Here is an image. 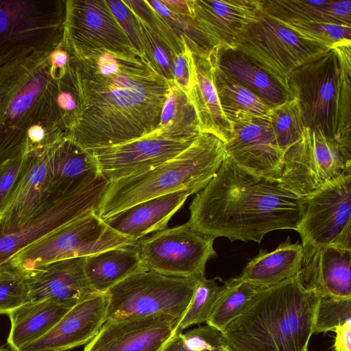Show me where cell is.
<instances>
[{
    "label": "cell",
    "mask_w": 351,
    "mask_h": 351,
    "mask_svg": "<svg viewBox=\"0 0 351 351\" xmlns=\"http://www.w3.org/2000/svg\"><path fill=\"white\" fill-rule=\"evenodd\" d=\"M0 351H12V350L0 347Z\"/></svg>",
    "instance_id": "49"
},
{
    "label": "cell",
    "mask_w": 351,
    "mask_h": 351,
    "mask_svg": "<svg viewBox=\"0 0 351 351\" xmlns=\"http://www.w3.org/2000/svg\"><path fill=\"white\" fill-rule=\"evenodd\" d=\"M26 154L0 162V215L19 175Z\"/></svg>",
    "instance_id": "44"
},
{
    "label": "cell",
    "mask_w": 351,
    "mask_h": 351,
    "mask_svg": "<svg viewBox=\"0 0 351 351\" xmlns=\"http://www.w3.org/2000/svg\"><path fill=\"white\" fill-rule=\"evenodd\" d=\"M210 56L216 67L248 88L271 108L294 99L287 88L236 49L215 47L210 51Z\"/></svg>",
    "instance_id": "26"
},
{
    "label": "cell",
    "mask_w": 351,
    "mask_h": 351,
    "mask_svg": "<svg viewBox=\"0 0 351 351\" xmlns=\"http://www.w3.org/2000/svg\"><path fill=\"white\" fill-rule=\"evenodd\" d=\"M193 194L190 190H180L149 199L125 208L104 221L117 233L136 242L149 233L165 229L170 219Z\"/></svg>",
    "instance_id": "25"
},
{
    "label": "cell",
    "mask_w": 351,
    "mask_h": 351,
    "mask_svg": "<svg viewBox=\"0 0 351 351\" xmlns=\"http://www.w3.org/2000/svg\"><path fill=\"white\" fill-rule=\"evenodd\" d=\"M172 75L173 82L188 95L195 84V77L192 53L186 41L184 50L174 59Z\"/></svg>",
    "instance_id": "43"
},
{
    "label": "cell",
    "mask_w": 351,
    "mask_h": 351,
    "mask_svg": "<svg viewBox=\"0 0 351 351\" xmlns=\"http://www.w3.org/2000/svg\"><path fill=\"white\" fill-rule=\"evenodd\" d=\"M85 257L60 260L27 271V301L49 300L72 308L95 293L85 273Z\"/></svg>",
    "instance_id": "22"
},
{
    "label": "cell",
    "mask_w": 351,
    "mask_h": 351,
    "mask_svg": "<svg viewBox=\"0 0 351 351\" xmlns=\"http://www.w3.org/2000/svg\"><path fill=\"white\" fill-rule=\"evenodd\" d=\"M63 0H0V66L52 51L64 37Z\"/></svg>",
    "instance_id": "7"
},
{
    "label": "cell",
    "mask_w": 351,
    "mask_h": 351,
    "mask_svg": "<svg viewBox=\"0 0 351 351\" xmlns=\"http://www.w3.org/2000/svg\"><path fill=\"white\" fill-rule=\"evenodd\" d=\"M263 289L243 280L240 276L224 282L206 324L221 331Z\"/></svg>",
    "instance_id": "32"
},
{
    "label": "cell",
    "mask_w": 351,
    "mask_h": 351,
    "mask_svg": "<svg viewBox=\"0 0 351 351\" xmlns=\"http://www.w3.org/2000/svg\"><path fill=\"white\" fill-rule=\"evenodd\" d=\"M213 237L197 231L188 221L136 241L144 269L161 274L199 278L206 264L216 256Z\"/></svg>",
    "instance_id": "12"
},
{
    "label": "cell",
    "mask_w": 351,
    "mask_h": 351,
    "mask_svg": "<svg viewBox=\"0 0 351 351\" xmlns=\"http://www.w3.org/2000/svg\"><path fill=\"white\" fill-rule=\"evenodd\" d=\"M106 1L126 34L132 47L145 56L141 28L134 12L123 1L106 0Z\"/></svg>",
    "instance_id": "42"
},
{
    "label": "cell",
    "mask_w": 351,
    "mask_h": 351,
    "mask_svg": "<svg viewBox=\"0 0 351 351\" xmlns=\"http://www.w3.org/2000/svg\"><path fill=\"white\" fill-rule=\"evenodd\" d=\"M134 243L108 227L96 210H90L23 248L7 262L29 271L51 262L88 256Z\"/></svg>",
    "instance_id": "10"
},
{
    "label": "cell",
    "mask_w": 351,
    "mask_h": 351,
    "mask_svg": "<svg viewBox=\"0 0 351 351\" xmlns=\"http://www.w3.org/2000/svg\"><path fill=\"white\" fill-rule=\"evenodd\" d=\"M189 209V222L199 232L213 239L260 243L271 231H296L303 215V197L226 156L215 176L196 193Z\"/></svg>",
    "instance_id": "2"
},
{
    "label": "cell",
    "mask_w": 351,
    "mask_h": 351,
    "mask_svg": "<svg viewBox=\"0 0 351 351\" xmlns=\"http://www.w3.org/2000/svg\"><path fill=\"white\" fill-rule=\"evenodd\" d=\"M106 293H95L79 302L40 339L20 351H66L88 343L107 318Z\"/></svg>",
    "instance_id": "21"
},
{
    "label": "cell",
    "mask_w": 351,
    "mask_h": 351,
    "mask_svg": "<svg viewBox=\"0 0 351 351\" xmlns=\"http://www.w3.org/2000/svg\"><path fill=\"white\" fill-rule=\"evenodd\" d=\"M321 296L298 275L259 291L222 330L235 351H308Z\"/></svg>",
    "instance_id": "3"
},
{
    "label": "cell",
    "mask_w": 351,
    "mask_h": 351,
    "mask_svg": "<svg viewBox=\"0 0 351 351\" xmlns=\"http://www.w3.org/2000/svg\"><path fill=\"white\" fill-rule=\"evenodd\" d=\"M28 273L6 262L0 265V315H8L27 301Z\"/></svg>",
    "instance_id": "36"
},
{
    "label": "cell",
    "mask_w": 351,
    "mask_h": 351,
    "mask_svg": "<svg viewBox=\"0 0 351 351\" xmlns=\"http://www.w3.org/2000/svg\"><path fill=\"white\" fill-rule=\"evenodd\" d=\"M260 9L281 21L329 23L351 27L350 0H258Z\"/></svg>",
    "instance_id": "27"
},
{
    "label": "cell",
    "mask_w": 351,
    "mask_h": 351,
    "mask_svg": "<svg viewBox=\"0 0 351 351\" xmlns=\"http://www.w3.org/2000/svg\"><path fill=\"white\" fill-rule=\"evenodd\" d=\"M49 147L26 153L19 175L0 215V231L23 225L52 198L73 195L56 186Z\"/></svg>",
    "instance_id": "17"
},
{
    "label": "cell",
    "mask_w": 351,
    "mask_h": 351,
    "mask_svg": "<svg viewBox=\"0 0 351 351\" xmlns=\"http://www.w3.org/2000/svg\"><path fill=\"white\" fill-rule=\"evenodd\" d=\"M162 2L175 14L182 18L191 19V0H162Z\"/></svg>",
    "instance_id": "46"
},
{
    "label": "cell",
    "mask_w": 351,
    "mask_h": 351,
    "mask_svg": "<svg viewBox=\"0 0 351 351\" xmlns=\"http://www.w3.org/2000/svg\"><path fill=\"white\" fill-rule=\"evenodd\" d=\"M169 82V94L162 107L160 120L152 132L172 137L196 136L201 132L191 101L173 81Z\"/></svg>",
    "instance_id": "31"
},
{
    "label": "cell",
    "mask_w": 351,
    "mask_h": 351,
    "mask_svg": "<svg viewBox=\"0 0 351 351\" xmlns=\"http://www.w3.org/2000/svg\"><path fill=\"white\" fill-rule=\"evenodd\" d=\"M350 322L351 298H320L315 313L314 333L334 331L337 326Z\"/></svg>",
    "instance_id": "38"
},
{
    "label": "cell",
    "mask_w": 351,
    "mask_h": 351,
    "mask_svg": "<svg viewBox=\"0 0 351 351\" xmlns=\"http://www.w3.org/2000/svg\"><path fill=\"white\" fill-rule=\"evenodd\" d=\"M51 52L0 66V162L26 154L27 134L36 125L68 135L58 105Z\"/></svg>",
    "instance_id": "4"
},
{
    "label": "cell",
    "mask_w": 351,
    "mask_h": 351,
    "mask_svg": "<svg viewBox=\"0 0 351 351\" xmlns=\"http://www.w3.org/2000/svg\"><path fill=\"white\" fill-rule=\"evenodd\" d=\"M136 17L141 28L145 58L168 81H173L172 66L176 56L144 21Z\"/></svg>",
    "instance_id": "40"
},
{
    "label": "cell",
    "mask_w": 351,
    "mask_h": 351,
    "mask_svg": "<svg viewBox=\"0 0 351 351\" xmlns=\"http://www.w3.org/2000/svg\"><path fill=\"white\" fill-rule=\"evenodd\" d=\"M65 5L63 42L67 47L136 51L106 0H66Z\"/></svg>",
    "instance_id": "18"
},
{
    "label": "cell",
    "mask_w": 351,
    "mask_h": 351,
    "mask_svg": "<svg viewBox=\"0 0 351 351\" xmlns=\"http://www.w3.org/2000/svg\"><path fill=\"white\" fill-rule=\"evenodd\" d=\"M134 13L140 17L150 29L169 47L175 56L185 49V41L179 36L167 21L145 1H123Z\"/></svg>",
    "instance_id": "37"
},
{
    "label": "cell",
    "mask_w": 351,
    "mask_h": 351,
    "mask_svg": "<svg viewBox=\"0 0 351 351\" xmlns=\"http://www.w3.org/2000/svg\"><path fill=\"white\" fill-rule=\"evenodd\" d=\"M71 308L49 300L27 301L8 315L10 329L8 344L20 351L49 331Z\"/></svg>",
    "instance_id": "28"
},
{
    "label": "cell",
    "mask_w": 351,
    "mask_h": 351,
    "mask_svg": "<svg viewBox=\"0 0 351 351\" xmlns=\"http://www.w3.org/2000/svg\"><path fill=\"white\" fill-rule=\"evenodd\" d=\"M330 47L301 36L261 9L256 19L239 32L234 44V49L250 58L289 91L290 74Z\"/></svg>",
    "instance_id": "9"
},
{
    "label": "cell",
    "mask_w": 351,
    "mask_h": 351,
    "mask_svg": "<svg viewBox=\"0 0 351 351\" xmlns=\"http://www.w3.org/2000/svg\"><path fill=\"white\" fill-rule=\"evenodd\" d=\"M222 285L214 279L199 277L190 304L178 322L176 333H181L188 327L206 323L221 290Z\"/></svg>",
    "instance_id": "35"
},
{
    "label": "cell",
    "mask_w": 351,
    "mask_h": 351,
    "mask_svg": "<svg viewBox=\"0 0 351 351\" xmlns=\"http://www.w3.org/2000/svg\"><path fill=\"white\" fill-rule=\"evenodd\" d=\"M181 333H176L160 351H191L185 346Z\"/></svg>",
    "instance_id": "47"
},
{
    "label": "cell",
    "mask_w": 351,
    "mask_h": 351,
    "mask_svg": "<svg viewBox=\"0 0 351 351\" xmlns=\"http://www.w3.org/2000/svg\"><path fill=\"white\" fill-rule=\"evenodd\" d=\"M180 319L165 314L108 319L83 351H160Z\"/></svg>",
    "instance_id": "20"
},
{
    "label": "cell",
    "mask_w": 351,
    "mask_h": 351,
    "mask_svg": "<svg viewBox=\"0 0 351 351\" xmlns=\"http://www.w3.org/2000/svg\"><path fill=\"white\" fill-rule=\"evenodd\" d=\"M197 279L139 270L106 291V320L158 314L180 320L192 299Z\"/></svg>",
    "instance_id": "8"
},
{
    "label": "cell",
    "mask_w": 351,
    "mask_h": 351,
    "mask_svg": "<svg viewBox=\"0 0 351 351\" xmlns=\"http://www.w3.org/2000/svg\"><path fill=\"white\" fill-rule=\"evenodd\" d=\"M108 183L100 177L77 193L52 198L23 225L0 231V265L23 248L53 234L82 214L97 210Z\"/></svg>",
    "instance_id": "14"
},
{
    "label": "cell",
    "mask_w": 351,
    "mask_h": 351,
    "mask_svg": "<svg viewBox=\"0 0 351 351\" xmlns=\"http://www.w3.org/2000/svg\"><path fill=\"white\" fill-rule=\"evenodd\" d=\"M288 86L305 128L351 148V43L333 46L296 68Z\"/></svg>",
    "instance_id": "5"
},
{
    "label": "cell",
    "mask_w": 351,
    "mask_h": 351,
    "mask_svg": "<svg viewBox=\"0 0 351 351\" xmlns=\"http://www.w3.org/2000/svg\"><path fill=\"white\" fill-rule=\"evenodd\" d=\"M196 136L172 137L153 132L120 145L88 150L99 176L111 182L152 169L186 149Z\"/></svg>",
    "instance_id": "16"
},
{
    "label": "cell",
    "mask_w": 351,
    "mask_h": 351,
    "mask_svg": "<svg viewBox=\"0 0 351 351\" xmlns=\"http://www.w3.org/2000/svg\"><path fill=\"white\" fill-rule=\"evenodd\" d=\"M221 351H235L232 348H231L228 344H226Z\"/></svg>",
    "instance_id": "48"
},
{
    "label": "cell",
    "mask_w": 351,
    "mask_h": 351,
    "mask_svg": "<svg viewBox=\"0 0 351 351\" xmlns=\"http://www.w3.org/2000/svg\"><path fill=\"white\" fill-rule=\"evenodd\" d=\"M66 48L79 110L68 134L74 143L93 150L135 140L156 128L169 86L145 56L136 51Z\"/></svg>",
    "instance_id": "1"
},
{
    "label": "cell",
    "mask_w": 351,
    "mask_h": 351,
    "mask_svg": "<svg viewBox=\"0 0 351 351\" xmlns=\"http://www.w3.org/2000/svg\"><path fill=\"white\" fill-rule=\"evenodd\" d=\"M268 116L278 147L285 153L302 136L305 127L295 99L272 108Z\"/></svg>",
    "instance_id": "34"
},
{
    "label": "cell",
    "mask_w": 351,
    "mask_h": 351,
    "mask_svg": "<svg viewBox=\"0 0 351 351\" xmlns=\"http://www.w3.org/2000/svg\"><path fill=\"white\" fill-rule=\"evenodd\" d=\"M195 70V84L187 95L194 106L201 132L213 134L225 143L232 136L231 123L223 111L214 84L210 51L199 48L186 36Z\"/></svg>",
    "instance_id": "24"
},
{
    "label": "cell",
    "mask_w": 351,
    "mask_h": 351,
    "mask_svg": "<svg viewBox=\"0 0 351 351\" xmlns=\"http://www.w3.org/2000/svg\"><path fill=\"white\" fill-rule=\"evenodd\" d=\"M213 65L214 84L224 113L244 111L257 115L269 114L272 108L248 88Z\"/></svg>",
    "instance_id": "33"
},
{
    "label": "cell",
    "mask_w": 351,
    "mask_h": 351,
    "mask_svg": "<svg viewBox=\"0 0 351 351\" xmlns=\"http://www.w3.org/2000/svg\"><path fill=\"white\" fill-rule=\"evenodd\" d=\"M302 257V245L292 243L288 237L271 252L261 250L250 260L239 276L254 285L269 287L297 275Z\"/></svg>",
    "instance_id": "29"
},
{
    "label": "cell",
    "mask_w": 351,
    "mask_h": 351,
    "mask_svg": "<svg viewBox=\"0 0 351 351\" xmlns=\"http://www.w3.org/2000/svg\"><path fill=\"white\" fill-rule=\"evenodd\" d=\"M225 114L232 131L225 143L226 156L252 173L278 180L285 153L276 144L268 114L244 111Z\"/></svg>",
    "instance_id": "15"
},
{
    "label": "cell",
    "mask_w": 351,
    "mask_h": 351,
    "mask_svg": "<svg viewBox=\"0 0 351 351\" xmlns=\"http://www.w3.org/2000/svg\"><path fill=\"white\" fill-rule=\"evenodd\" d=\"M343 174H351V148L319 130L305 128L301 138L285 152L278 181L305 197Z\"/></svg>",
    "instance_id": "11"
},
{
    "label": "cell",
    "mask_w": 351,
    "mask_h": 351,
    "mask_svg": "<svg viewBox=\"0 0 351 351\" xmlns=\"http://www.w3.org/2000/svg\"><path fill=\"white\" fill-rule=\"evenodd\" d=\"M334 332L336 333L335 351H351V322L337 326Z\"/></svg>",
    "instance_id": "45"
},
{
    "label": "cell",
    "mask_w": 351,
    "mask_h": 351,
    "mask_svg": "<svg viewBox=\"0 0 351 351\" xmlns=\"http://www.w3.org/2000/svg\"><path fill=\"white\" fill-rule=\"evenodd\" d=\"M226 156L225 143L202 132L186 149L165 163L109 182L96 212L104 220L136 204L180 190L196 194L215 176Z\"/></svg>",
    "instance_id": "6"
},
{
    "label": "cell",
    "mask_w": 351,
    "mask_h": 351,
    "mask_svg": "<svg viewBox=\"0 0 351 351\" xmlns=\"http://www.w3.org/2000/svg\"><path fill=\"white\" fill-rule=\"evenodd\" d=\"M135 243L85 257V273L95 293H106L120 281L143 269Z\"/></svg>",
    "instance_id": "30"
},
{
    "label": "cell",
    "mask_w": 351,
    "mask_h": 351,
    "mask_svg": "<svg viewBox=\"0 0 351 351\" xmlns=\"http://www.w3.org/2000/svg\"><path fill=\"white\" fill-rule=\"evenodd\" d=\"M190 24L202 47L234 48L239 32L257 18L258 0H191Z\"/></svg>",
    "instance_id": "19"
},
{
    "label": "cell",
    "mask_w": 351,
    "mask_h": 351,
    "mask_svg": "<svg viewBox=\"0 0 351 351\" xmlns=\"http://www.w3.org/2000/svg\"><path fill=\"white\" fill-rule=\"evenodd\" d=\"M298 274L302 285L321 297L351 298V249L302 245Z\"/></svg>",
    "instance_id": "23"
},
{
    "label": "cell",
    "mask_w": 351,
    "mask_h": 351,
    "mask_svg": "<svg viewBox=\"0 0 351 351\" xmlns=\"http://www.w3.org/2000/svg\"><path fill=\"white\" fill-rule=\"evenodd\" d=\"M181 337L191 351H221L227 344L221 331L207 324L182 332Z\"/></svg>",
    "instance_id": "41"
},
{
    "label": "cell",
    "mask_w": 351,
    "mask_h": 351,
    "mask_svg": "<svg viewBox=\"0 0 351 351\" xmlns=\"http://www.w3.org/2000/svg\"><path fill=\"white\" fill-rule=\"evenodd\" d=\"M280 22L301 36L329 47L351 43L350 26L300 21Z\"/></svg>",
    "instance_id": "39"
},
{
    "label": "cell",
    "mask_w": 351,
    "mask_h": 351,
    "mask_svg": "<svg viewBox=\"0 0 351 351\" xmlns=\"http://www.w3.org/2000/svg\"><path fill=\"white\" fill-rule=\"evenodd\" d=\"M296 231L302 245L351 249V174L303 197V215Z\"/></svg>",
    "instance_id": "13"
}]
</instances>
